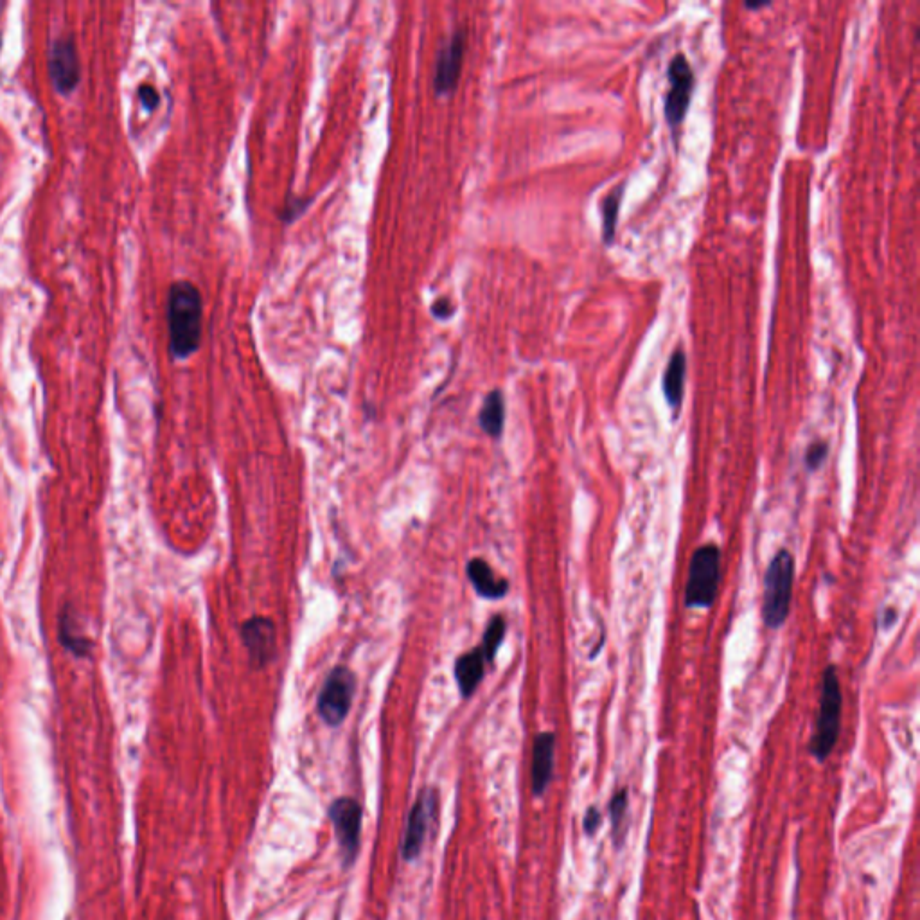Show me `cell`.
Returning a JSON list of instances; mask_svg holds the SVG:
<instances>
[{
  "instance_id": "cell-1",
  "label": "cell",
  "mask_w": 920,
  "mask_h": 920,
  "mask_svg": "<svg viewBox=\"0 0 920 920\" xmlns=\"http://www.w3.org/2000/svg\"><path fill=\"white\" fill-rule=\"evenodd\" d=\"M202 295L195 284L177 281L168 292L169 349L177 360H186L202 342Z\"/></svg>"
},
{
  "instance_id": "cell-2",
  "label": "cell",
  "mask_w": 920,
  "mask_h": 920,
  "mask_svg": "<svg viewBox=\"0 0 920 920\" xmlns=\"http://www.w3.org/2000/svg\"><path fill=\"white\" fill-rule=\"evenodd\" d=\"M841 707H843V694H841L838 671L834 665H827L822 676L818 716H816L813 737L809 743V752L818 762L827 761L838 744L841 730Z\"/></svg>"
},
{
  "instance_id": "cell-3",
  "label": "cell",
  "mask_w": 920,
  "mask_h": 920,
  "mask_svg": "<svg viewBox=\"0 0 920 920\" xmlns=\"http://www.w3.org/2000/svg\"><path fill=\"white\" fill-rule=\"evenodd\" d=\"M795 581V558L789 550L782 549L771 559L764 575L762 595V620L770 629H779L789 617Z\"/></svg>"
},
{
  "instance_id": "cell-4",
  "label": "cell",
  "mask_w": 920,
  "mask_h": 920,
  "mask_svg": "<svg viewBox=\"0 0 920 920\" xmlns=\"http://www.w3.org/2000/svg\"><path fill=\"white\" fill-rule=\"evenodd\" d=\"M721 583V550L714 543L699 547L690 559L685 606L708 610L714 606Z\"/></svg>"
},
{
  "instance_id": "cell-5",
  "label": "cell",
  "mask_w": 920,
  "mask_h": 920,
  "mask_svg": "<svg viewBox=\"0 0 920 920\" xmlns=\"http://www.w3.org/2000/svg\"><path fill=\"white\" fill-rule=\"evenodd\" d=\"M667 80H669V90L665 94V121L673 132L674 142H678L676 133L680 132L683 121L687 117L690 99H692V92L696 85V76L685 54L678 53L671 60L667 67Z\"/></svg>"
},
{
  "instance_id": "cell-6",
  "label": "cell",
  "mask_w": 920,
  "mask_h": 920,
  "mask_svg": "<svg viewBox=\"0 0 920 920\" xmlns=\"http://www.w3.org/2000/svg\"><path fill=\"white\" fill-rule=\"evenodd\" d=\"M354 687V674L344 665H338L328 674L317 701V710L326 725L338 726L344 723L353 705Z\"/></svg>"
},
{
  "instance_id": "cell-7",
  "label": "cell",
  "mask_w": 920,
  "mask_h": 920,
  "mask_svg": "<svg viewBox=\"0 0 920 920\" xmlns=\"http://www.w3.org/2000/svg\"><path fill=\"white\" fill-rule=\"evenodd\" d=\"M331 822L337 831V840L342 850L344 863L349 867L353 863L360 847L362 831V807L353 798H338L329 809Z\"/></svg>"
},
{
  "instance_id": "cell-8",
  "label": "cell",
  "mask_w": 920,
  "mask_h": 920,
  "mask_svg": "<svg viewBox=\"0 0 920 920\" xmlns=\"http://www.w3.org/2000/svg\"><path fill=\"white\" fill-rule=\"evenodd\" d=\"M466 53V31L457 29L444 42L435 60L434 87L437 96H450L457 89Z\"/></svg>"
},
{
  "instance_id": "cell-9",
  "label": "cell",
  "mask_w": 920,
  "mask_h": 920,
  "mask_svg": "<svg viewBox=\"0 0 920 920\" xmlns=\"http://www.w3.org/2000/svg\"><path fill=\"white\" fill-rule=\"evenodd\" d=\"M241 640L254 669H263L277 655V631L268 617L256 615L241 626Z\"/></svg>"
},
{
  "instance_id": "cell-10",
  "label": "cell",
  "mask_w": 920,
  "mask_h": 920,
  "mask_svg": "<svg viewBox=\"0 0 920 920\" xmlns=\"http://www.w3.org/2000/svg\"><path fill=\"white\" fill-rule=\"evenodd\" d=\"M49 74L60 94H71L80 83V56L72 36L58 38L49 53Z\"/></svg>"
},
{
  "instance_id": "cell-11",
  "label": "cell",
  "mask_w": 920,
  "mask_h": 920,
  "mask_svg": "<svg viewBox=\"0 0 920 920\" xmlns=\"http://www.w3.org/2000/svg\"><path fill=\"white\" fill-rule=\"evenodd\" d=\"M437 813V797L432 789L423 791L408 816L407 831L403 838V858L412 861L419 856L425 843L428 825Z\"/></svg>"
},
{
  "instance_id": "cell-12",
  "label": "cell",
  "mask_w": 920,
  "mask_h": 920,
  "mask_svg": "<svg viewBox=\"0 0 920 920\" xmlns=\"http://www.w3.org/2000/svg\"><path fill=\"white\" fill-rule=\"evenodd\" d=\"M554 755H556V735L541 732L534 739L532 746L531 780L534 797H543L554 775Z\"/></svg>"
},
{
  "instance_id": "cell-13",
  "label": "cell",
  "mask_w": 920,
  "mask_h": 920,
  "mask_svg": "<svg viewBox=\"0 0 920 920\" xmlns=\"http://www.w3.org/2000/svg\"><path fill=\"white\" fill-rule=\"evenodd\" d=\"M685 378H687V354L682 347L674 349L662 380L665 401L673 408L674 416H678L682 408L683 394H685Z\"/></svg>"
},
{
  "instance_id": "cell-14",
  "label": "cell",
  "mask_w": 920,
  "mask_h": 920,
  "mask_svg": "<svg viewBox=\"0 0 920 920\" xmlns=\"http://www.w3.org/2000/svg\"><path fill=\"white\" fill-rule=\"evenodd\" d=\"M484 665H486V656L482 653V647H475L455 660L453 674H455L462 698H469L477 690L484 678Z\"/></svg>"
},
{
  "instance_id": "cell-15",
  "label": "cell",
  "mask_w": 920,
  "mask_h": 920,
  "mask_svg": "<svg viewBox=\"0 0 920 920\" xmlns=\"http://www.w3.org/2000/svg\"><path fill=\"white\" fill-rule=\"evenodd\" d=\"M468 577L484 599H502L509 592V581L498 579L486 559L473 558L468 563Z\"/></svg>"
},
{
  "instance_id": "cell-16",
  "label": "cell",
  "mask_w": 920,
  "mask_h": 920,
  "mask_svg": "<svg viewBox=\"0 0 920 920\" xmlns=\"http://www.w3.org/2000/svg\"><path fill=\"white\" fill-rule=\"evenodd\" d=\"M626 193V182L611 187L601 200V220H602V243L606 247H611L617 238V222H619V211L622 200Z\"/></svg>"
},
{
  "instance_id": "cell-17",
  "label": "cell",
  "mask_w": 920,
  "mask_h": 920,
  "mask_svg": "<svg viewBox=\"0 0 920 920\" xmlns=\"http://www.w3.org/2000/svg\"><path fill=\"white\" fill-rule=\"evenodd\" d=\"M480 428L486 432L489 437L498 439L504 432L505 423V401L504 394L500 390H491L487 394L482 408H480Z\"/></svg>"
},
{
  "instance_id": "cell-18",
  "label": "cell",
  "mask_w": 920,
  "mask_h": 920,
  "mask_svg": "<svg viewBox=\"0 0 920 920\" xmlns=\"http://www.w3.org/2000/svg\"><path fill=\"white\" fill-rule=\"evenodd\" d=\"M505 619L502 615H495L489 620L484 638H482V653L486 656V662H495L496 651L502 646V640L505 637Z\"/></svg>"
},
{
  "instance_id": "cell-19",
  "label": "cell",
  "mask_w": 920,
  "mask_h": 920,
  "mask_svg": "<svg viewBox=\"0 0 920 920\" xmlns=\"http://www.w3.org/2000/svg\"><path fill=\"white\" fill-rule=\"evenodd\" d=\"M628 805V789L622 788L619 791H615V795L610 800L611 831H613L615 845H619V836H622V825H624L626 814H628Z\"/></svg>"
},
{
  "instance_id": "cell-20",
  "label": "cell",
  "mask_w": 920,
  "mask_h": 920,
  "mask_svg": "<svg viewBox=\"0 0 920 920\" xmlns=\"http://www.w3.org/2000/svg\"><path fill=\"white\" fill-rule=\"evenodd\" d=\"M827 455H829V444L823 443V441H816L805 452V466L809 471H816V469L822 468Z\"/></svg>"
},
{
  "instance_id": "cell-21",
  "label": "cell",
  "mask_w": 920,
  "mask_h": 920,
  "mask_svg": "<svg viewBox=\"0 0 920 920\" xmlns=\"http://www.w3.org/2000/svg\"><path fill=\"white\" fill-rule=\"evenodd\" d=\"M602 823V811L597 807V805H590L586 809L583 818V831L584 834L588 836H595V832L599 831Z\"/></svg>"
},
{
  "instance_id": "cell-22",
  "label": "cell",
  "mask_w": 920,
  "mask_h": 920,
  "mask_svg": "<svg viewBox=\"0 0 920 920\" xmlns=\"http://www.w3.org/2000/svg\"><path fill=\"white\" fill-rule=\"evenodd\" d=\"M139 99H141L144 108L150 110V112L159 107V92L153 89V87H150V85H142L141 89H139Z\"/></svg>"
},
{
  "instance_id": "cell-23",
  "label": "cell",
  "mask_w": 920,
  "mask_h": 920,
  "mask_svg": "<svg viewBox=\"0 0 920 920\" xmlns=\"http://www.w3.org/2000/svg\"><path fill=\"white\" fill-rule=\"evenodd\" d=\"M432 313L437 319H448L453 313L452 302L446 301V299L435 301L434 306H432Z\"/></svg>"
},
{
  "instance_id": "cell-24",
  "label": "cell",
  "mask_w": 920,
  "mask_h": 920,
  "mask_svg": "<svg viewBox=\"0 0 920 920\" xmlns=\"http://www.w3.org/2000/svg\"><path fill=\"white\" fill-rule=\"evenodd\" d=\"M768 6H770V4H746V8L753 9V11H757V9L768 8Z\"/></svg>"
}]
</instances>
